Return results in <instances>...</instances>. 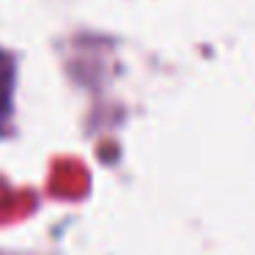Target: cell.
<instances>
[{"instance_id":"6da1fadb","label":"cell","mask_w":255,"mask_h":255,"mask_svg":"<svg viewBox=\"0 0 255 255\" xmlns=\"http://www.w3.org/2000/svg\"><path fill=\"white\" fill-rule=\"evenodd\" d=\"M14 88H17V58L6 47H0V137L11 132Z\"/></svg>"}]
</instances>
